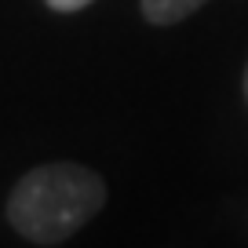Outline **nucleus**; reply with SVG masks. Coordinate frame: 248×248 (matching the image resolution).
I'll return each instance as SVG.
<instances>
[{"label":"nucleus","mask_w":248,"mask_h":248,"mask_svg":"<svg viewBox=\"0 0 248 248\" xmlns=\"http://www.w3.org/2000/svg\"><path fill=\"white\" fill-rule=\"evenodd\" d=\"M106 204L99 171L73 161H55L26 171L8 197V223L30 245H62L88 226Z\"/></svg>","instance_id":"obj_1"},{"label":"nucleus","mask_w":248,"mask_h":248,"mask_svg":"<svg viewBox=\"0 0 248 248\" xmlns=\"http://www.w3.org/2000/svg\"><path fill=\"white\" fill-rule=\"evenodd\" d=\"M208 0H142V18L150 26H175L201 11Z\"/></svg>","instance_id":"obj_2"},{"label":"nucleus","mask_w":248,"mask_h":248,"mask_svg":"<svg viewBox=\"0 0 248 248\" xmlns=\"http://www.w3.org/2000/svg\"><path fill=\"white\" fill-rule=\"evenodd\" d=\"M51 11H80V8H88L92 0H44Z\"/></svg>","instance_id":"obj_3"},{"label":"nucleus","mask_w":248,"mask_h":248,"mask_svg":"<svg viewBox=\"0 0 248 248\" xmlns=\"http://www.w3.org/2000/svg\"><path fill=\"white\" fill-rule=\"evenodd\" d=\"M245 102H248V66H245Z\"/></svg>","instance_id":"obj_4"}]
</instances>
